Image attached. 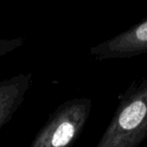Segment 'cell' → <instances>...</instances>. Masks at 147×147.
I'll return each mask as SVG.
<instances>
[{
  "label": "cell",
  "mask_w": 147,
  "mask_h": 147,
  "mask_svg": "<svg viewBox=\"0 0 147 147\" xmlns=\"http://www.w3.org/2000/svg\"><path fill=\"white\" fill-rule=\"evenodd\" d=\"M24 38H22V37H16V38L10 39H0V57L15 51L18 47H22L24 45Z\"/></svg>",
  "instance_id": "5"
},
{
  "label": "cell",
  "mask_w": 147,
  "mask_h": 147,
  "mask_svg": "<svg viewBox=\"0 0 147 147\" xmlns=\"http://www.w3.org/2000/svg\"><path fill=\"white\" fill-rule=\"evenodd\" d=\"M92 110L90 98H74L57 107L28 147H73Z\"/></svg>",
  "instance_id": "2"
},
{
  "label": "cell",
  "mask_w": 147,
  "mask_h": 147,
  "mask_svg": "<svg viewBox=\"0 0 147 147\" xmlns=\"http://www.w3.org/2000/svg\"><path fill=\"white\" fill-rule=\"evenodd\" d=\"M30 73L18 74L0 81V129L12 119L30 88Z\"/></svg>",
  "instance_id": "4"
},
{
  "label": "cell",
  "mask_w": 147,
  "mask_h": 147,
  "mask_svg": "<svg viewBox=\"0 0 147 147\" xmlns=\"http://www.w3.org/2000/svg\"><path fill=\"white\" fill-rule=\"evenodd\" d=\"M147 138V80H135L119 96L117 109L95 147H138Z\"/></svg>",
  "instance_id": "1"
},
{
  "label": "cell",
  "mask_w": 147,
  "mask_h": 147,
  "mask_svg": "<svg viewBox=\"0 0 147 147\" xmlns=\"http://www.w3.org/2000/svg\"><path fill=\"white\" fill-rule=\"evenodd\" d=\"M147 53V18L90 49L96 59H128Z\"/></svg>",
  "instance_id": "3"
}]
</instances>
